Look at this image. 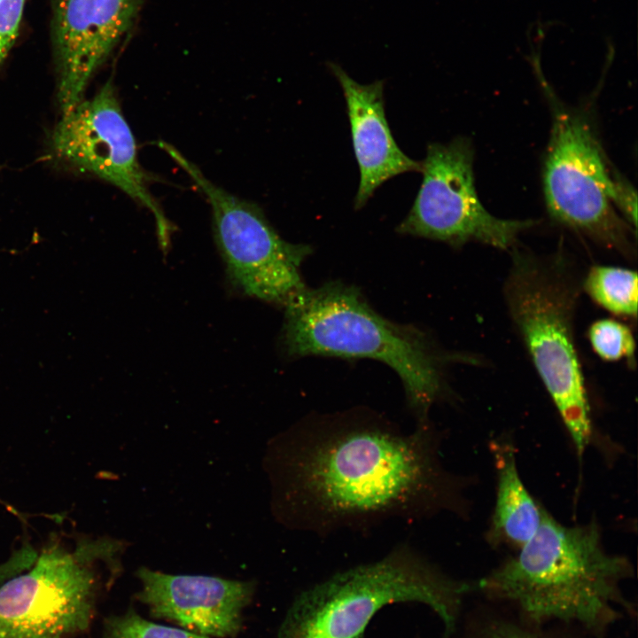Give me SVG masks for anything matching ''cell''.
Listing matches in <instances>:
<instances>
[{"instance_id": "2e32d148", "label": "cell", "mask_w": 638, "mask_h": 638, "mask_svg": "<svg viewBox=\"0 0 638 638\" xmlns=\"http://www.w3.org/2000/svg\"><path fill=\"white\" fill-rule=\"evenodd\" d=\"M583 288L598 305L619 315L635 319L637 315V274L619 267H592Z\"/></svg>"}, {"instance_id": "4fadbf2b", "label": "cell", "mask_w": 638, "mask_h": 638, "mask_svg": "<svg viewBox=\"0 0 638 638\" xmlns=\"http://www.w3.org/2000/svg\"><path fill=\"white\" fill-rule=\"evenodd\" d=\"M339 82L350 122L360 183L354 207L362 208L385 181L406 172L421 171V161L408 157L397 145L385 113L384 81L360 84L336 63L327 64Z\"/></svg>"}, {"instance_id": "277c9868", "label": "cell", "mask_w": 638, "mask_h": 638, "mask_svg": "<svg viewBox=\"0 0 638 638\" xmlns=\"http://www.w3.org/2000/svg\"><path fill=\"white\" fill-rule=\"evenodd\" d=\"M471 581L456 580L408 545L383 558L339 572L301 592L280 626L278 638H363L384 606L420 603L441 620V638L455 634Z\"/></svg>"}, {"instance_id": "ba28073f", "label": "cell", "mask_w": 638, "mask_h": 638, "mask_svg": "<svg viewBox=\"0 0 638 638\" xmlns=\"http://www.w3.org/2000/svg\"><path fill=\"white\" fill-rule=\"evenodd\" d=\"M164 150L206 195L212 208L218 248L232 284L244 294L285 306L306 288L300 267L310 245L284 240L254 203L239 198L211 182L175 147Z\"/></svg>"}, {"instance_id": "3957f363", "label": "cell", "mask_w": 638, "mask_h": 638, "mask_svg": "<svg viewBox=\"0 0 638 638\" xmlns=\"http://www.w3.org/2000/svg\"><path fill=\"white\" fill-rule=\"evenodd\" d=\"M282 343L292 357L370 358L395 370L417 423L445 391L441 354L416 327L377 314L354 286L327 283L305 288L285 306Z\"/></svg>"}, {"instance_id": "d6986e66", "label": "cell", "mask_w": 638, "mask_h": 638, "mask_svg": "<svg viewBox=\"0 0 638 638\" xmlns=\"http://www.w3.org/2000/svg\"><path fill=\"white\" fill-rule=\"evenodd\" d=\"M25 0H0V65L18 35Z\"/></svg>"}, {"instance_id": "5bb4252c", "label": "cell", "mask_w": 638, "mask_h": 638, "mask_svg": "<svg viewBox=\"0 0 638 638\" xmlns=\"http://www.w3.org/2000/svg\"><path fill=\"white\" fill-rule=\"evenodd\" d=\"M497 468L496 498L488 533L494 544L519 549L537 532L543 510L535 502L517 468L513 448L495 447Z\"/></svg>"}, {"instance_id": "e0dca14e", "label": "cell", "mask_w": 638, "mask_h": 638, "mask_svg": "<svg viewBox=\"0 0 638 638\" xmlns=\"http://www.w3.org/2000/svg\"><path fill=\"white\" fill-rule=\"evenodd\" d=\"M588 338L595 353L604 361H633L634 357V335L629 327L617 320L595 321L589 327Z\"/></svg>"}, {"instance_id": "ac0fdd59", "label": "cell", "mask_w": 638, "mask_h": 638, "mask_svg": "<svg viewBox=\"0 0 638 638\" xmlns=\"http://www.w3.org/2000/svg\"><path fill=\"white\" fill-rule=\"evenodd\" d=\"M105 631V638H209L186 629L148 621L133 611L110 619Z\"/></svg>"}, {"instance_id": "30bf717a", "label": "cell", "mask_w": 638, "mask_h": 638, "mask_svg": "<svg viewBox=\"0 0 638 638\" xmlns=\"http://www.w3.org/2000/svg\"><path fill=\"white\" fill-rule=\"evenodd\" d=\"M48 144L58 165L108 182L147 208L162 250L168 248L174 227L151 192L152 177L138 160L136 140L111 81L61 114Z\"/></svg>"}, {"instance_id": "7c38bea8", "label": "cell", "mask_w": 638, "mask_h": 638, "mask_svg": "<svg viewBox=\"0 0 638 638\" xmlns=\"http://www.w3.org/2000/svg\"><path fill=\"white\" fill-rule=\"evenodd\" d=\"M137 596L151 613L206 636L233 635L253 587L250 582L203 575H172L144 567Z\"/></svg>"}, {"instance_id": "6da1fadb", "label": "cell", "mask_w": 638, "mask_h": 638, "mask_svg": "<svg viewBox=\"0 0 638 638\" xmlns=\"http://www.w3.org/2000/svg\"><path fill=\"white\" fill-rule=\"evenodd\" d=\"M276 509L292 528L326 535L447 506L450 482L427 423L403 432L368 410L309 416L273 451Z\"/></svg>"}, {"instance_id": "9c48e42d", "label": "cell", "mask_w": 638, "mask_h": 638, "mask_svg": "<svg viewBox=\"0 0 638 638\" xmlns=\"http://www.w3.org/2000/svg\"><path fill=\"white\" fill-rule=\"evenodd\" d=\"M473 160L474 150L466 137L430 144L421 161L420 189L397 232L455 247L473 241L513 248L518 236L537 222L502 219L489 213L475 188Z\"/></svg>"}, {"instance_id": "5b68a950", "label": "cell", "mask_w": 638, "mask_h": 638, "mask_svg": "<svg viewBox=\"0 0 638 638\" xmlns=\"http://www.w3.org/2000/svg\"><path fill=\"white\" fill-rule=\"evenodd\" d=\"M513 249L503 294L517 331L581 456L592 423L574 339L575 279L562 254Z\"/></svg>"}, {"instance_id": "7a4b0ae2", "label": "cell", "mask_w": 638, "mask_h": 638, "mask_svg": "<svg viewBox=\"0 0 638 638\" xmlns=\"http://www.w3.org/2000/svg\"><path fill=\"white\" fill-rule=\"evenodd\" d=\"M517 550L471 581V593L531 622L576 626L600 638L635 617L623 589L633 567L606 551L596 524L566 526L543 510L537 532Z\"/></svg>"}, {"instance_id": "8992f818", "label": "cell", "mask_w": 638, "mask_h": 638, "mask_svg": "<svg viewBox=\"0 0 638 638\" xmlns=\"http://www.w3.org/2000/svg\"><path fill=\"white\" fill-rule=\"evenodd\" d=\"M120 541L50 539L28 571L0 587V638H64L86 629L97 585L95 566L116 561Z\"/></svg>"}, {"instance_id": "8fae6325", "label": "cell", "mask_w": 638, "mask_h": 638, "mask_svg": "<svg viewBox=\"0 0 638 638\" xmlns=\"http://www.w3.org/2000/svg\"><path fill=\"white\" fill-rule=\"evenodd\" d=\"M140 0H58L54 18L61 114L84 98L94 74L136 19Z\"/></svg>"}, {"instance_id": "52a82bcc", "label": "cell", "mask_w": 638, "mask_h": 638, "mask_svg": "<svg viewBox=\"0 0 638 638\" xmlns=\"http://www.w3.org/2000/svg\"><path fill=\"white\" fill-rule=\"evenodd\" d=\"M552 111L542 168L547 210L556 222L626 257L633 255V229L616 213L619 175L608 166L587 119L546 89Z\"/></svg>"}, {"instance_id": "9a60e30c", "label": "cell", "mask_w": 638, "mask_h": 638, "mask_svg": "<svg viewBox=\"0 0 638 638\" xmlns=\"http://www.w3.org/2000/svg\"><path fill=\"white\" fill-rule=\"evenodd\" d=\"M460 638H600L579 627L537 624L510 610L483 606L466 618ZM608 638V637H605Z\"/></svg>"}]
</instances>
